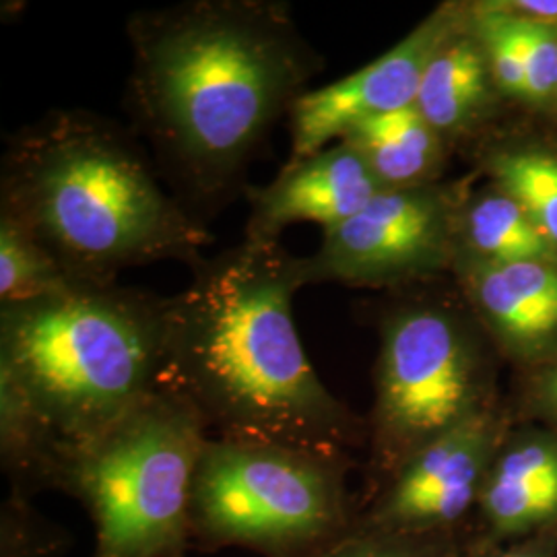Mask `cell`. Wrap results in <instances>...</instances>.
Segmentation results:
<instances>
[{"instance_id":"cell-1","label":"cell","mask_w":557,"mask_h":557,"mask_svg":"<svg viewBox=\"0 0 557 557\" xmlns=\"http://www.w3.org/2000/svg\"><path fill=\"white\" fill-rule=\"evenodd\" d=\"M128 126L172 197L209 223L248 193V170L324 59L289 2L186 0L126 21Z\"/></svg>"},{"instance_id":"cell-2","label":"cell","mask_w":557,"mask_h":557,"mask_svg":"<svg viewBox=\"0 0 557 557\" xmlns=\"http://www.w3.org/2000/svg\"><path fill=\"white\" fill-rule=\"evenodd\" d=\"M190 271L165 298L160 386L186 398L213 438L349 458L368 425L326 388L301 345V257L242 239Z\"/></svg>"},{"instance_id":"cell-3","label":"cell","mask_w":557,"mask_h":557,"mask_svg":"<svg viewBox=\"0 0 557 557\" xmlns=\"http://www.w3.org/2000/svg\"><path fill=\"white\" fill-rule=\"evenodd\" d=\"M165 298L119 281H75L0 306V453L21 483L60 469L158 391Z\"/></svg>"},{"instance_id":"cell-4","label":"cell","mask_w":557,"mask_h":557,"mask_svg":"<svg viewBox=\"0 0 557 557\" xmlns=\"http://www.w3.org/2000/svg\"><path fill=\"white\" fill-rule=\"evenodd\" d=\"M0 218L75 281L110 283L168 260L193 267L213 239L165 188L131 126L87 110H52L7 139Z\"/></svg>"},{"instance_id":"cell-5","label":"cell","mask_w":557,"mask_h":557,"mask_svg":"<svg viewBox=\"0 0 557 557\" xmlns=\"http://www.w3.org/2000/svg\"><path fill=\"white\" fill-rule=\"evenodd\" d=\"M209 438L199 411L160 386L64 462L57 485L87 506L96 557H180Z\"/></svg>"},{"instance_id":"cell-6","label":"cell","mask_w":557,"mask_h":557,"mask_svg":"<svg viewBox=\"0 0 557 557\" xmlns=\"http://www.w3.org/2000/svg\"><path fill=\"white\" fill-rule=\"evenodd\" d=\"M349 458L209 438L193 481L190 535L213 547L296 557L347 531Z\"/></svg>"},{"instance_id":"cell-7","label":"cell","mask_w":557,"mask_h":557,"mask_svg":"<svg viewBox=\"0 0 557 557\" xmlns=\"http://www.w3.org/2000/svg\"><path fill=\"white\" fill-rule=\"evenodd\" d=\"M496 403L473 324L434 299L405 301L380 322L370 467L380 487L421 448Z\"/></svg>"},{"instance_id":"cell-8","label":"cell","mask_w":557,"mask_h":557,"mask_svg":"<svg viewBox=\"0 0 557 557\" xmlns=\"http://www.w3.org/2000/svg\"><path fill=\"white\" fill-rule=\"evenodd\" d=\"M455 190L436 184L382 190L351 220L322 232L319 250L301 257L304 283L395 287L436 277L457 259Z\"/></svg>"},{"instance_id":"cell-9","label":"cell","mask_w":557,"mask_h":557,"mask_svg":"<svg viewBox=\"0 0 557 557\" xmlns=\"http://www.w3.org/2000/svg\"><path fill=\"white\" fill-rule=\"evenodd\" d=\"M510 423L494 403L409 458L354 522L382 533H469Z\"/></svg>"},{"instance_id":"cell-10","label":"cell","mask_w":557,"mask_h":557,"mask_svg":"<svg viewBox=\"0 0 557 557\" xmlns=\"http://www.w3.org/2000/svg\"><path fill=\"white\" fill-rule=\"evenodd\" d=\"M465 21V9L444 4L395 48L343 79L308 89L292 106L289 160L331 147L363 120L413 106L428 62Z\"/></svg>"},{"instance_id":"cell-11","label":"cell","mask_w":557,"mask_h":557,"mask_svg":"<svg viewBox=\"0 0 557 557\" xmlns=\"http://www.w3.org/2000/svg\"><path fill=\"white\" fill-rule=\"evenodd\" d=\"M382 190L358 151L338 140L308 158L287 160L277 178L248 188L244 239L273 244L296 223H317L329 232L351 220Z\"/></svg>"},{"instance_id":"cell-12","label":"cell","mask_w":557,"mask_h":557,"mask_svg":"<svg viewBox=\"0 0 557 557\" xmlns=\"http://www.w3.org/2000/svg\"><path fill=\"white\" fill-rule=\"evenodd\" d=\"M557 522V428L510 430L499 444L471 522V545L492 547Z\"/></svg>"},{"instance_id":"cell-13","label":"cell","mask_w":557,"mask_h":557,"mask_svg":"<svg viewBox=\"0 0 557 557\" xmlns=\"http://www.w3.org/2000/svg\"><path fill=\"white\" fill-rule=\"evenodd\" d=\"M465 294L502 349L543 366L557 356V262H483L457 257Z\"/></svg>"},{"instance_id":"cell-14","label":"cell","mask_w":557,"mask_h":557,"mask_svg":"<svg viewBox=\"0 0 557 557\" xmlns=\"http://www.w3.org/2000/svg\"><path fill=\"white\" fill-rule=\"evenodd\" d=\"M492 71L465 21L428 62L416 108L446 145L465 137L483 119L492 98Z\"/></svg>"},{"instance_id":"cell-15","label":"cell","mask_w":557,"mask_h":557,"mask_svg":"<svg viewBox=\"0 0 557 557\" xmlns=\"http://www.w3.org/2000/svg\"><path fill=\"white\" fill-rule=\"evenodd\" d=\"M341 140L358 151L384 190L436 184L448 147L416 103L363 120Z\"/></svg>"},{"instance_id":"cell-16","label":"cell","mask_w":557,"mask_h":557,"mask_svg":"<svg viewBox=\"0 0 557 557\" xmlns=\"http://www.w3.org/2000/svg\"><path fill=\"white\" fill-rule=\"evenodd\" d=\"M457 257L483 262H557V248L502 190L462 202Z\"/></svg>"},{"instance_id":"cell-17","label":"cell","mask_w":557,"mask_h":557,"mask_svg":"<svg viewBox=\"0 0 557 557\" xmlns=\"http://www.w3.org/2000/svg\"><path fill=\"white\" fill-rule=\"evenodd\" d=\"M498 190L517 200L557 248V153L539 147L499 149L487 156Z\"/></svg>"},{"instance_id":"cell-18","label":"cell","mask_w":557,"mask_h":557,"mask_svg":"<svg viewBox=\"0 0 557 557\" xmlns=\"http://www.w3.org/2000/svg\"><path fill=\"white\" fill-rule=\"evenodd\" d=\"M75 283L38 239L0 218V306L57 294Z\"/></svg>"},{"instance_id":"cell-19","label":"cell","mask_w":557,"mask_h":557,"mask_svg":"<svg viewBox=\"0 0 557 557\" xmlns=\"http://www.w3.org/2000/svg\"><path fill=\"white\" fill-rule=\"evenodd\" d=\"M471 531L457 535H400L351 524L337 537L296 557H467Z\"/></svg>"},{"instance_id":"cell-20","label":"cell","mask_w":557,"mask_h":557,"mask_svg":"<svg viewBox=\"0 0 557 557\" xmlns=\"http://www.w3.org/2000/svg\"><path fill=\"white\" fill-rule=\"evenodd\" d=\"M512 17L517 21L518 40L527 64V101H549L557 96V27Z\"/></svg>"},{"instance_id":"cell-21","label":"cell","mask_w":557,"mask_h":557,"mask_svg":"<svg viewBox=\"0 0 557 557\" xmlns=\"http://www.w3.org/2000/svg\"><path fill=\"white\" fill-rule=\"evenodd\" d=\"M522 411L531 421L557 428V356L539 366L529 380Z\"/></svg>"},{"instance_id":"cell-22","label":"cell","mask_w":557,"mask_h":557,"mask_svg":"<svg viewBox=\"0 0 557 557\" xmlns=\"http://www.w3.org/2000/svg\"><path fill=\"white\" fill-rule=\"evenodd\" d=\"M467 557H557V522L535 535L492 547H469Z\"/></svg>"},{"instance_id":"cell-23","label":"cell","mask_w":557,"mask_h":557,"mask_svg":"<svg viewBox=\"0 0 557 557\" xmlns=\"http://www.w3.org/2000/svg\"><path fill=\"white\" fill-rule=\"evenodd\" d=\"M498 9L522 20L539 21L557 27V0H512L494 2Z\"/></svg>"}]
</instances>
